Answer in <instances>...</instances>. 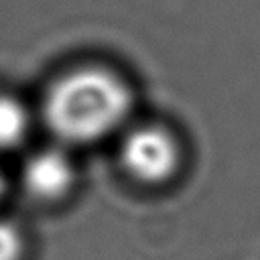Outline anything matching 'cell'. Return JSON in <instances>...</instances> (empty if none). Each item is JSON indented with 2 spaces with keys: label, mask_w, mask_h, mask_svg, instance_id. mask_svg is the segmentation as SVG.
Here are the masks:
<instances>
[{
  "label": "cell",
  "mask_w": 260,
  "mask_h": 260,
  "mask_svg": "<svg viewBox=\"0 0 260 260\" xmlns=\"http://www.w3.org/2000/svg\"><path fill=\"white\" fill-rule=\"evenodd\" d=\"M130 83L106 65H77L45 89L41 114L47 130L63 144L83 146L106 140L130 118Z\"/></svg>",
  "instance_id": "cell-1"
},
{
  "label": "cell",
  "mask_w": 260,
  "mask_h": 260,
  "mask_svg": "<svg viewBox=\"0 0 260 260\" xmlns=\"http://www.w3.org/2000/svg\"><path fill=\"white\" fill-rule=\"evenodd\" d=\"M118 158L122 171L140 185H165L181 169L183 150L177 136L158 124H142L122 136Z\"/></svg>",
  "instance_id": "cell-2"
},
{
  "label": "cell",
  "mask_w": 260,
  "mask_h": 260,
  "mask_svg": "<svg viewBox=\"0 0 260 260\" xmlns=\"http://www.w3.org/2000/svg\"><path fill=\"white\" fill-rule=\"evenodd\" d=\"M24 193L39 203H57L77 185V167L67 150L45 146L26 156L20 169Z\"/></svg>",
  "instance_id": "cell-3"
},
{
  "label": "cell",
  "mask_w": 260,
  "mask_h": 260,
  "mask_svg": "<svg viewBox=\"0 0 260 260\" xmlns=\"http://www.w3.org/2000/svg\"><path fill=\"white\" fill-rule=\"evenodd\" d=\"M30 130V114L26 106L8 93H0V150L20 146Z\"/></svg>",
  "instance_id": "cell-4"
},
{
  "label": "cell",
  "mask_w": 260,
  "mask_h": 260,
  "mask_svg": "<svg viewBox=\"0 0 260 260\" xmlns=\"http://www.w3.org/2000/svg\"><path fill=\"white\" fill-rule=\"evenodd\" d=\"M24 238L10 221H0V260H22Z\"/></svg>",
  "instance_id": "cell-5"
},
{
  "label": "cell",
  "mask_w": 260,
  "mask_h": 260,
  "mask_svg": "<svg viewBox=\"0 0 260 260\" xmlns=\"http://www.w3.org/2000/svg\"><path fill=\"white\" fill-rule=\"evenodd\" d=\"M4 189H6V179H4V175H2V171H0V199H2V195H4Z\"/></svg>",
  "instance_id": "cell-6"
}]
</instances>
